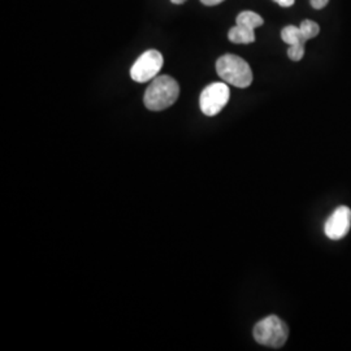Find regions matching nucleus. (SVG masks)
<instances>
[{
  "label": "nucleus",
  "instance_id": "f257e3e1",
  "mask_svg": "<svg viewBox=\"0 0 351 351\" xmlns=\"http://www.w3.org/2000/svg\"><path fill=\"white\" fill-rule=\"evenodd\" d=\"M180 95V86L171 75L155 77L145 93V106L150 111H163L175 104Z\"/></svg>",
  "mask_w": 351,
  "mask_h": 351
},
{
  "label": "nucleus",
  "instance_id": "f03ea898",
  "mask_svg": "<svg viewBox=\"0 0 351 351\" xmlns=\"http://www.w3.org/2000/svg\"><path fill=\"white\" fill-rule=\"evenodd\" d=\"M216 72L229 85L236 88H249L252 82L250 65L237 55L226 53L216 62Z\"/></svg>",
  "mask_w": 351,
  "mask_h": 351
},
{
  "label": "nucleus",
  "instance_id": "7ed1b4c3",
  "mask_svg": "<svg viewBox=\"0 0 351 351\" xmlns=\"http://www.w3.org/2000/svg\"><path fill=\"white\" fill-rule=\"evenodd\" d=\"M252 335L258 343L280 349L288 341L289 328L276 315H271L255 324Z\"/></svg>",
  "mask_w": 351,
  "mask_h": 351
},
{
  "label": "nucleus",
  "instance_id": "20e7f679",
  "mask_svg": "<svg viewBox=\"0 0 351 351\" xmlns=\"http://www.w3.org/2000/svg\"><path fill=\"white\" fill-rule=\"evenodd\" d=\"M163 55L156 50L143 52L130 69V77L133 81L143 84L154 80L163 68Z\"/></svg>",
  "mask_w": 351,
  "mask_h": 351
},
{
  "label": "nucleus",
  "instance_id": "39448f33",
  "mask_svg": "<svg viewBox=\"0 0 351 351\" xmlns=\"http://www.w3.org/2000/svg\"><path fill=\"white\" fill-rule=\"evenodd\" d=\"M230 91L224 82H213L202 91L199 106L206 116H216L229 101Z\"/></svg>",
  "mask_w": 351,
  "mask_h": 351
},
{
  "label": "nucleus",
  "instance_id": "423d86ee",
  "mask_svg": "<svg viewBox=\"0 0 351 351\" xmlns=\"http://www.w3.org/2000/svg\"><path fill=\"white\" fill-rule=\"evenodd\" d=\"M351 228V210L346 206H339L332 213L324 226L326 236L329 239L339 241L343 239Z\"/></svg>",
  "mask_w": 351,
  "mask_h": 351
},
{
  "label": "nucleus",
  "instance_id": "0eeeda50",
  "mask_svg": "<svg viewBox=\"0 0 351 351\" xmlns=\"http://www.w3.org/2000/svg\"><path fill=\"white\" fill-rule=\"evenodd\" d=\"M282 40L289 45L288 56L293 62H300L304 56V45L307 39L302 34L301 29L294 25H289L281 32Z\"/></svg>",
  "mask_w": 351,
  "mask_h": 351
},
{
  "label": "nucleus",
  "instance_id": "6e6552de",
  "mask_svg": "<svg viewBox=\"0 0 351 351\" xmlns=\"http://www.w3.org/2000/svg\"><path fill=\"white\" fill-rule=\"evenodd\" d=\"M228 38L232 43H236V45H249L255 42V33H254V29L236 24L234 27L229 30Z\"/></svg>",
  "mask_w": 351,
  "mask_h": 351
},
{
  "label": "nucleus",
  "instance_id": "1a4fd4ad",
  "mask_svg": "<svg viewBox=\"0 0 351 351\" xmlns=\"http://www.w3.org/2000/svg\"><path fill=\"white\" fill-rule=\"evenodd\" d=\"M236 21L239 25L247 26V27L254 29V30L264 24L263 17L259 16L258 13L251 12V11L239 13Z\"/></svg>",
  "mask_w": 351,
  "mask_h": 351
},
{
  "label": "nucleus",
  "instance_id": "9d476101",
  "mask_svg": "<svg viewBox=\"0 0 351 351\" xmlns=\"http://www.w3.org/2000/svg\"><path fill=\"white\" fill-rule=\"evenodd\" d=\"M300 29H301L302 34L304 36L307 40L313 39V38L316 37L320 33V26H319V24H316L315 21H311V20L302 21Z\"/></svg>",
  "mask_w": 351,
  "mask_h": 351
},
{
  "label": "nucleus",
  "instance_id": "9b49d317",
  "mask_svg": "<svg viewBox=\"0 0 351 351\" xmlns=\"http://www.w3.org/2000/svg\"><path fill=\"white\" fill-rule=\"evenodd\" d=\"M328 1L329 0H310V3H311L313 8H315V10H323L328 4Z\"/></svg>",
  "mask_w": 351,
  "mask_h": 351
},
{
  "label": "nucleus",
  "instance_id": "f8f14e48",
  "mask_svg": "<svg viewBox=\"0 0 351 351\" xmlns=\"http://www.w3.org/2000/svg\"><path fill=\"white\" fill-rule=\"evenodd\" d=\"M274 1L281 7H291L295 3V0H274Z\"/></svg>",
  "mask_w": 351,
  "mask_h": 351
},
{
  "label": "nucleus",
  "instance_id": "ddd939ff",
  "mask_svg": "<svg viewBox=\"0 0 351 351\" xmlns=\"http://www.w3.org/2000/svg\"><path fill=\"white\" fill-rule=\"evenodd\" d=\"M202 3L204 5H208V7H213V5H217L220 3H223L224 0H201Z\"/></svg>",
  "mask_w": 351,
  "mask_h": 351
},
{
  "label": "nucleus",
  "instance_id": "4468645a",
  "mask_svg": "<svg viewBox=\"0 0 351 351\" xmlns=\"http://www.w3.org/2000/svg\"><path fill=\"white\" fill-rule=\"evenodd\" d=\"M173 4H184L186 0H171Z\"/></svg>",
  "mask_w": 351,
  "mask_h": 351
}]
</instances>
